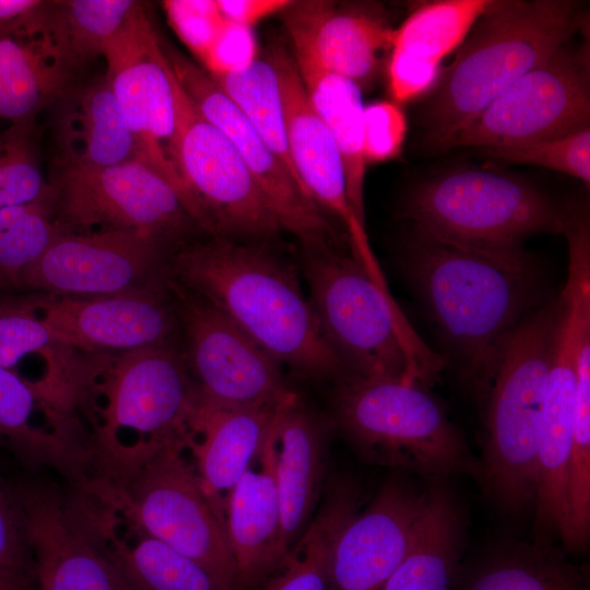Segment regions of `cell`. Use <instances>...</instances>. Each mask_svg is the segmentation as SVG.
I'll return each mask as SVG.
<instances>
[{
    "label": "cell",
    "mask_w": 590,
    "mask_h": 590,
    "mask_svg": "<svg viewBox=\"0 0 590 590\" xmlns=\"http://www.w3.org/2000/svg\"><path fill=\"white\" fill-rule=\"evenodd\" d=\"M422 500L423 491L388 481L338 532L329 554V590H380L408 551Z\"/></svg>",
    "instance_id": "obj_21"
},
{
    "label": "cell",
    "mask_w": 590,
    "mask_h": 590,
    "mask_svg": "<svg viewBox=\"0 0 590 590\" xmlns=\"http://www.w3.org/2000/svg\"><path fill=\"white\" fill-rule=\"evenodd\" d=\"M38 418L81 423L70 397L0 365V446L31 468L52 469L71 484L87 487L96 474L88 436L44 425Z\"/></svg>",
    "instance_id": "obj_20"
},
{
    "label": "cell",
    "mask_w": 590,
    "mask_h": 590,
    "mask_svg": "<svg viewBox=\"0 0 590 590\" xmlns=\"http://www.w3.org/2000/svg\"><path fill=\"white\" fill-rule=\"evenodd\" d=\"M484 152L504 162L544 167L590 185V127L531 144Z\"/></svg>",
    "instance_id": "obj_39"
},
{
    "label": "cell",
    "mask_w": 590,
    "mask_h": 590,
    "mask_svg": "<svg viewBox=\"0 0 590 590\" xmlns=\"http://www.w3.org/2000/svg\"><path fill=\"white\" fill-rule=\"evenodd\" d=\"M50 181L61 232L117 231L151 239L174 253L199 228L178 193L140 161L104 167H60Z\"/></svg>",
    "instance_id": "obj_11"
},
{
    "label": "cell",
    "mask_w": 590,
    "mask_h": 590,
    "mask_svg": "<svg viewBox=\"0 0 590 590\" xmlns=\"http://www.w3.org/2000/svg\"><path fill=\"white\" fill-rule=\"evenodd\" d=\"M0 578L16 590L35 585V569L9 485L0 477Z\"/></svg>",
    "instance_id": "obj_40"
},
{
    "label": "cell",
    "mask_w": 590,
    "mask_h": 590,
    "mask_svg": "<svg viewBox=\"0 0 590 590\" xmlns=\"http://www.w3.org/2000/svg\"><path fill=\"white\" fill-rule=\"evenodd\" d=\"M293 59L315 111L339 149L351 208L366 226L364 185L367 164L363 149L362 90L353 81L323 69L304 50L294 49Z\"/></svg>",
    "instance_id": "obj_28"
},
{
    "label": "cell",
    "mask_w": 590,
    "mask_h": 590,
    "mask_svg": "<svg viewBox=\"0 0 590 590\" xmlns=\"http://www.w3.org/2000/svg\"><path fill=\"white\" fill-rule=\"evenodd\" d=\"M57 166L93 168L138 161L131 131L104 74L59 97Z\"/></svg>",
    "instance_id": "obj_25"
},
{
    "label": "cell",
    "mask_w": 590,
    "mask_h": 590,
    "mask_svg": "<svg viewBox=\"0 0 590 590\" xmlns=\"http://www.w3.org/2000/svg\"><path fill=\"white\" fill-rule=\"evenodd\" d=\"M406 119L394 102L378 101L364 106V157L366 164L397 157L406 134Z\"/></svg>",
    "instance_id": "obj_41"
},
{
    "label": "cell",
    "mask_w": 590,
    "mask_h": 590,
    "mask_svg": "<svg viewBox=\"0 0 590 590\" xmlns=\"http://www.w3.org/2000/svg\"><path fill=\"white\" fill-rule=\"evenodd\" d=\"M103 57L138 161L168 181L186 206L185 187L169 153L175 128L174 72L142 4L109 39Z\"/></svg>",
    "instance_id": "obj_15"
},
{
    "label": "cell",
    "mask_w": 590,
    "mask_h": 590,
    "mask_svg": "<svg viewBox=\"0 0 590 590\" xmlns=\"http://www.w3.org/2000/svg\"><path fill=\"white\" fill-rule=\"evenodd\" d=\"M258 58L252 28L228 21L203 59L210 75L232 73Z\"/></svg>",
    "instance_id": "obj_44"
},
{
    "label": "cell",
    "mask_w": 590,
    "mask_h": 590,
    "mask_svg": "<svg viewBox=\"0 0 590 590\" xmlns=\"http://www.w3.org/2000/svg\"><path fill=\"white\" fill-rule=\"evenodd\" d=\"M302 268L320 333L343 371L433 386L446 361L417 335L388 291L351 252L304 250Z\"/></svg>",
    "instance_id": "obj_5"
},
{
    "label": "cell",
    "mask_w": 590,
    "mask_h": 590,
    "mask_svg": "<svg viewBox=\"0 0 590 590\" xmlns=\"http://www.w3.org/2000/svg\"><path fill=\"white\" fill-rule=\"evenodd\" d=\"M166 280L176 302L186 364L203 402L279 408L297 397L278 361L220 310Z\"/></svg>",
    "instance_id": "obj_14"
},
{
    "label": "cell",
    "mask_w": 590,
    "mask_h": 590,
    "mask_svg": "<svg viewBox=\"0 0 590 590\" xmlns=\"http://www.w3.org/2000/svg\"><path fill=\"white\" fill-rule=\"evenodd\" d=\"M281 406L222 408L199 399L190 425L191 438L199 436V440H190L187 448L206 496L223 519V492L229 493L259 456Z\"/></svg>",
    "instance_id": "obj_24"
},
{
    "label": "cell",
    "mask_w": 590,
    "mask_h": 590,
    "mask_svg": "<svg viewBox=\"0 0 590 590\" xmlns=\"http://www.w3.org/2000/svg\"><path fill=\"white\" fill-rule=\"evenodd\" d=\"M22 20L0 35V119L34 122L69 87V74L44 40Z\"/></svg>",
    "instance_id": "obj_29"
},
{
    "label": "cell",
    "mask_w": 590,
    "mask_h": 590,
    "mask_svg": "<svg viewBox=\"0 0 590 590\" xmlns=\"http://www.w3.org/2000/svg\"><path fill=\"white\" fill-rule=\"evenodd\" d=\"M170 158L186 208L212 238L273 246L282 231L237 149L192 104L174 74Z\"/></svg>",
    "instance_id": "obj_10"
},
{
    "label": "cell",
    "mask_w": 590,
    "mask_h": 590,
    "mask_svg": "<svg viewBox=\"0 0 590 590\" xmlns=\"http://www.w3.org/2000/svg\"><path fill=\"white\" fill-rule=\"evenodd\" d=\"M38 298V293L0 295V365L13 370L27 356L37 355L74 387L82 358H74L75 351L51 338L39 315Z\"/></svg>",
    "instance_id": "obj_35"
},
{
    "label": "cell",
    "mask_w": 590,
    "mask_h": 590,
    "mask_svg": "<svg viewBox=\"0 0 590 590\" xmlns=\"http://www.w3.org/2000/svg\"><path fill=\"white\" fill-rule=\"evenodd\" d=\"M590 46L569 40L487 105L451 149L520 146L589 127Z\"/></svg>",
    "instance_id": "obj_13"
},
{
    "label": "cell",
    "mask_w": 590,
    "mask_h": 590,
    "mask_svg": "<svg viewBox=\"0 0 590 590\" xmlns=\"http://www.w3.org/2000/svg\"><path fill=\"white\" fill-rule=\"evenodd\" d=\"M21 20L12 23H0V35L7 31L14 28L21 22Z\"/></svg>",
    "instance_id": "obj_46"
},
{
    "label": "cell",
    "mask_w": 590,
    "mask_h": 590,
    "mask_svg": "<svg viewBox=\"0 0 590 590\" xmlns=\"http://www.w3.org/2000/svg\"><path fill=\"white\" fill-rule=\"evenodd\" d=\"M588 24L577 1L496 0L441 71L422 115L425 144L451 149L458 132L487 105Z\"/></svg>",
    "instance_id": "obj_4"
},
{
    "label": "cell",
    "mask_w": 590,
    "mask_h": 590,
    "mask_svg": "<svg viewBox=\"0 0 590 590\" xmlns=\"http://www.w3.org/2000/svg\"><path fill=\"white\" fill-rule=\"evenodd\" d=\"M399 262L464 384L484 402L503 340L538 306L533 257L524 248L470 245L408 224Z\"/></svg>",
    "instance_id": "obj_1"
},
{
    "label": "cell",
    "mask_w": 590,
    "mask_h": 590,
    "mask_svg": "<svg viewBox=\"0 0 590 590\" xmlns=\"http://www.w3.org/2000/svg\"><path fill=\"white\" fill-rule=\"evenodd\" d=\"M463 590H586L582 576L558 552L515 547L484 563Z\"/></svg>",
    "instance_id": "obj_36"
},
{
    "label": "cell",
    "mask_w": 590,
    "mask_h": 590,
    "mask_svg": "<svg viewBox=\"0 0 590 590\" xmlns=\"http://www.w3.org/2000/svg\"><path fill=\"white\" fill-rule=\"evenodd\" d=\"M332 424L364 459L430 479L479 477L480 463L427 388L341 373Z\"/></svg>",
    "instance_id": "obj_7"
},
{
    "label": "cell",
    "mask_w": 590,
    "mask_h": 590,
    "mask_svg": "<svg viewBox=\"0 0 590 590\" xmlns=\"http://www.w3.org/2000/svg\"><path fill=\"white\" fill-rule=\"evenodd\" d=\"M276 415L259 452L261 469H248L226 497L225 526L239 590L266 583L288 555L275 482Z\"/></svg>",
    "instance_id": "obj_23"
},
{
    "label": "cell",
    "mask_w": 590,
    "mask_h": 590,
    "mask_svg": "<svg viewBox=\"0 0 590 590\" xmlns=\"http://www.w3.org/2000/svg\"><path fill=\"white\" fill-rule=\"evenodd\" d=\"M293 49L311 55L323 69L356 83L375 78L380 56L391 49L394 28L367 5L333 1H291L281 13Z\"/></svg>",
    "instance_id": "obj_22"
},
{
    "label": "cell",
    "mask_w": 590,
    "mask_h": 590,
    "mask_svg": "<svg viewBox=\"0 0 590 590\" xmlns=\"http://www.w3.org/2000/svg\"><path fill=\"white\" fill-rule=\"evenodd\" d=\"M441 71L438 62L391 50L388 64L390 94L397 103L412 101L435 88Z\"/></svg>",
    "instance_id": "obj_43"
},
{
    "label": "cell",
    "mask_w": 590,
    "mask_h": 590,
    "mask_svg": "<svg viewBox=\"0 0 590 590\" xmlns=\"http://www.w3.org/2000/svg\"><path fill=\"white\" fill-rule=\"evenodd\" d=\"M163 48L192 104L237 149L282 231L292 234L303 250L334 246L335 235L323 212L205 69L168 45Z\"/></svg>",
    "instance_id": "obj_16"
},
{
    "label": "cell",
    "mask_w": 590,
    "mask_h": 590,
    "mask_svg": "<svg viewBox=\"0 0 590 590\" xmlns=\"http://www.w3.org/2000/svg\"><path fill=\"white\" fill-rule=\"evenodd\" d=\"M268 58L278 76L288 150L298 179L320 210L343 226L350 252L370 273L381 274L366 226L351 208L337 143L315 111L293 57L275 47Z\"/></svg>",
    "instance_id": "obj_19"
},
{
    "label": "cell",
    "mask_w": 590,
    "mask_h": 590,
    "mask_svg": "<svg viewBox=\"0 0 590 590\" xmlns=\"http://www.w3.org/2000/svg\"><path fill=\"white\" fill-rule=\"evenodd\" d=\"M82 359L78 410L91 421L98 477L127 471L167 442L186 444L199 392L181 341Z\"/></svg>",
    "instance_id": "obj_3"
},
{
    "label": "cell",
    "mask_w": 590,
    "mask_h": 590,
    "mask_svg": "<svg viewBox=\"0 0 590 590\" xmlns=\"http://www.w3.org/2000/svg\"><path fill=\"white\" fill-rule=\"evenodd\" d=\"M34 122L11 123L0 132V210L48 199Z\"/></svg>",
    "instance_id": "obj_38"
},
{
    "label": "cell",
    "mask_w": 590,
    "mask_h": 590,
    "mask_svg": "<svg viewBox=\"0 0 590 590\" xmlns=\"http://www.w3.org/2000/svg\"><path fill=\"white\" fill-rule=\"evenodd\" d=\"M38 311L51 338L73 351L122 353L181 341L176 302L166 278L114 295L39 294Z\"/></svg>",
    "instance_id": "obj_18"
},
{
    "label": "cell",
    "mask_w": 590,
    "mask_h": 590,
    "mask_svg": "<svg viewBox=\"0 0 590 590\" xmlns=\"http://www.w3.org/2000/svg\"><path fill=\"white\" fill-rule=\"evenodd\" d=\"M275 482L282 541L287 553L300 540L320 499L324 475V426L298 397L279 409Z\"/></svg>",
    "instance_id": "obj_26"
},
{
    "label": "cell",
    "mask_w": 590,
    "mask_h": 590,
    "mask_svg": "<svg viewBox=\"0 0 590 590\" xmlns=\"http://www.w3.org/2000/svg\"><path fill=\"white\" fill-rule=\"evenodd\" d=\"M169 21L182 40L203 61L228 20L216 1H168Z\"/></svg>",
    "instance_id": "obj_42"
},
{
    "label": "cell",
    "mask_w": 590,
    "mask_h": 590,
    "mask_svg": "<svg viewBox=\"0 0 590 590\" xmlns=\"http://www.w3.org/2000/svg\"><path fill=\"white\" fill-rule=\"evenodd\" d=\"M496 0H437L417 5L394 28L391 50L433 62L458 48Z\"/></svg>",
    "instance_id": "obj_33"
},
{
    "label": "cell",
    "mask_w": 590,
    "mask_h": 590,
    "mask_svg": "<svg viewBox=\"0 0 590 590\" xmlns=\"http://www.w3.org/2000/svg\"><path fill=\"white\" fill-rule=\"evenodd\" d=\"M211 78L304 188L291 158L278 76L270 59L258 57L243 70Z\"/></svg>",
    "instance_id": "obj_34"
},
{
    "label": "cell",
    "mask_w": 590,
    "mask_h": 590,
    "mask_svg": "<svg viewBox=\"0 0 590 590\" xmlns=\"http://www.w3.org/2000/svg\"><path fill=\"white\" fill-rule=\"evenodd\" d=\"M400 216L470 245L522 249L536 234H562L564 206L517 176L489 168L445 172L413 186Z\"/></svg>",
    "instance_id": "obj_9"
},
{
    "label": "cell",
    "mask_w": 590,
    "mask_h": 590,
    "mask_svg": "<svg viewBox=\"0 0 590 590\" xmlns=\"http://www.w3.org/2000/svg\"><path fill=\"white\" fill-rule=\"evenodd\" d=\"M59 232L50 197L0 210V295L20 293L25 272Z\"/></svg>",
    "instance_id": "obj_37"
},
{
    "label": "cell",
    "mask_w": 590,
    "mask_h": 590,
    "mask_svg": "<svg viewBox=\"0 0 590 590\" xmlns=\"http://www.w3.org/2000/svg\"><path fill=\"white\" fill-rule=\"evenodd\" d=\"M439 480L423 491L408 551L380 590H450L465 521L453 494Z\"/></svg>",
    "instance_id": "obj_27"
},
{
    "label": "cell",
    "mask_w": 590,
    "mask_h": 590,
    "mask_svg": "<svg viewBox=\"0 0 590 590\" xmlns=\"http://www.w3.org/2000/svg\"><path fill=\"white\" fill-rule=\"evenodd\" d=\"M357 489L347 481L329 487L309 527L262 590H329L331 545L342 526L357 512Z\"/></svg>",
    "instance_id": "obj_31"
},
{
    "label": "cell",
    "mask_w": 590,
    "mask_h": 590,
    "mask_svg": "<svg viewBox=\"0 0 590 590\" xmlns=\"http://www.w3.org/2000/svg\"><path fill=\"white\" fill-rule=\"evenodd\" d=\"M170 441L133 468L99 480L95 495L129 527L202 566L219 590H239L225 519L206 496L196 468Z\"/></svg>",
    "instance_id": "obj_8"
},
{
    "label": "cell",
    "mask_w": 590,
    "mask_h": 590,
    "mask_svg": "<svg viewBox=\"0 0 590 590\" xmlns=\"http://www.w3.org/2000/svg\"><path fill=\"white\" fill-rule=\"evenodd\" d=\"M35 569L37 590H137L114 559L105 515L54 483L9 485Z\"/></svg>",
    "instance_id": "obj_12"
},
{
    "label": "cell",
    "mask_w": 590,
    "mask_h": 590,
    "mask_svg": "<svg viewBox=\"0 0 590 590\" xmlns=\"http://www.w3.org/2000/svg\"><path fill=\"white\" fill-rule=\"evenodd\" d=\"M556 299L527 312L505 337L485 399L483 453L477 480L508 514L534 506L538 446Z\"/></svg>",
    "instance_id": "obj_6"
},
{
    "label": "cell",
    "mask_w": 590,
    "mask_h": 590,
    "mask_svg": "<svg viewBox=\"0 0 590 590\" xmlns=\"http://www.w3.org/2000/svg\"><path fill=\"white\" fill-rule=\"evenodd\" d=\"M296 267L270 245L219 238L169 256L166 278L225 315L281 365L310 378L343 369L324 342Z\"/></svg>",
    "instance_id": "obj_2"
},
{
    "label": "cell",
    "mask_w": 590,
    "mask_h": 590,
    "mask_svg": "<svg viewBox=\"0 0 590 590\" xmlns=\"http://www.w3.org/2000/svg\"><path fill=\"white\" fill-rule=\"evenodd\" d=\"M138 4L130 0L40 1L28 16L27 26L70 75L74 69L103 56L106 44Z\"/></svg>",
    "instance_id": "obj_30"
},
{
    "label": "cell",
    "mask_w": 590,
    "mask_h": 590,
    "mask_svg": "<svg viewBox=\"0 0 590 590\" xmlns=\"http://www.w3.org/2000/svg\"><path fill=\"white\" fill-rule=\"evenodd\" d=\"M105 527L111 555L137 590H219L208 571L165 543L130 527L131 542Z\"/></svg>",
    "instance_id": "obj_32"
},
{
    "label": "cell",
    "mask_w": 590,
    "mask_h": 590,
    "mask_svg": "<svg viewBox=\"0 0 590 590\" xmlns=\"http://www.w3.org/2000/svg\"><path fill=\"white\" fill-rule=\"evenodd\" d=\"M0 590H16V589L0 578Z\"/></svg>",
    "instance_id": "obj_47"
},
{
    "label": "cell",
    "mask_w": 590,
    "mask_h": 590,
    "mask_svg": "<svg viewBox=\"0 0 590 590\" xmlns=\"http://www.w3.org/2000/svg\"><path fill=\"white\" fill-rule=\"evenodd\" d=\"M170 252L128 232H59L25 272L20 293L94 297L140 290L166 278Z\"/></svg>",
    "instance_id": "obj_17"
},
{
    "label": "cell",
    "mask_w": 590,
    "mask_h": 590,
    "mask_svg": "<svg viewBox=\"0 0 590 590\" xmlns=\"http://www.w3.org/2000/svg\"><path fill=\"white\" fill-rule=\"evenodd\" d=\"M216 2L228 21L250 28L272 14L281 13L291 3L290 0H220Z\"/></svg>",
    "instance_id": "obj_45"
}]
</instances>
